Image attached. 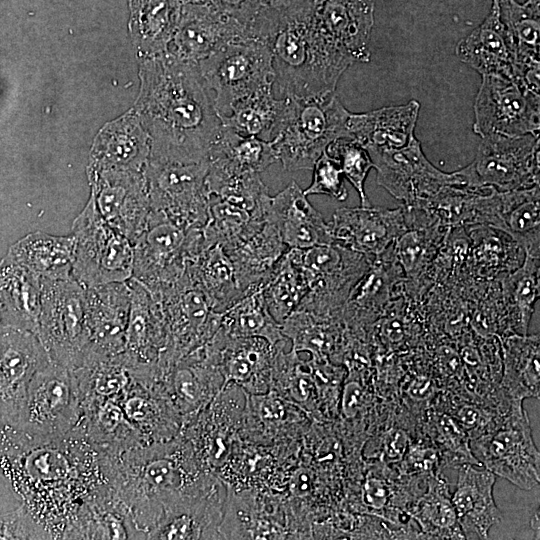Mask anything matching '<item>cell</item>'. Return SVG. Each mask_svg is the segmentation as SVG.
Instances as JSON below:
<instances>
[{"label": "cell", "mask_w": 540, "mask_h": 540, "mask_svg": "<svg viewBox=\"0 0 540 540\" xmlns=\"http://www.w3.org/2000/svg\"><path fill=\"white\" fill-rule=\"evenodd\" d=\"M0 478L51 539L108 485L99 451L78 430L44 440L1 421Z\"/></svg>", "instance_id": "cell-1"}, {"label": "cell", "mask_w": 540, "mask_h": 540, "mask_svg": "<svg viewBox=\"0 0 540 540\" xmlns=\"http://www.w3.org/2000/svg\"><path fill=\"white\" fill-rule=\"evenodd\" d=\"M247 32L268 45L274 84L284 97L332 94L341 75L353 64L319 29L313 0H271Z\"/></svg>", "instance_id": "cell-2"}, {"label": "cell", "mask_w": 540, "mask_h": 540, "mask_svg": "<svg viewBox=\"0 0 540 540\" xmlns=\"http://www.w3.org/2000/svg\"><path fill=\"white\" fill-rule=\"evenodd\" d=\"M99 453L107 484L127 507L140 539H148L170 506L207 485L192 450L179 439Z\"/></svg>", "instance_id": "cell-3"}, {"label": "cell", "mask_w": 540, "mask_h": 540, "mask_svg": "<svg viewBox=\"0 0 540 540\" xmlns=\"http://www.w3.org/2000/svg\"><path fill=\"white\" fill-rule=\"evenodd\" d=\"M145 109L154 123L153 159L208 160L222 127L197 64L161 60L148 71Z\"/></svg>", "instance_id": "cell-4"}, {"label": "cell", "mask_w": 540, "mask_h": 540, "mask_svg": "<svg viewBox=\"0 0 540 540\" xmlns=\"http://www.w3.org/2000/svg\"><path fill=\"white\" fill-rule=\"evenodd\" d=\"M281 129L271 141L287 171L312 169L328 145L346 137L350 112L335 92L319 98L286 97Z\"/></svg>", "instance_id": "cell-5"}, {"label": "cell", "mask_w": 540, "mask_h": 540, "mask_svg": "<svg viewBox=\"0 0 540 540\" xmlns=\"http://www.w3.org/2000/svg\"><path fill=\"white\" fill-rule=\"evenodd\" d=\"M207 89L213 90L218 116L234 103L272 90L274 70L268 45L252 36L233 40L198 63Z\"/></svg>", "instance_id": "cell-6"}, {"label": "cell", "mask_w": 540, "mask_h": 540, "mask_svg": "<svg viewBox=\"0 0 540 540\" xmlns=\"http://www.w3.org/2000/svg\"><path fill=\"white\" fill-rule=\"evenodd\" d=\"M202 229H186L151 209L133 244L132 277L152 293L176 282L205 247Z\"/></svg>", "instance_id": "cell-7"}, {"label": "cell", "mask_w": 540, "mask_h": 540, "mask_svg": "<svg viewBox=\"0 0 540 540\" xmlns=\"http://www.w3.org/2000/svg\"><path fill=\"white\" fill-rule=\"evenodd\" d=\"M288 253L301 268L308 285V292L296 309L329 316H342L351 290L374 258L335 242L306 249L289 248Z\"/></svg>", "instance_id": "cell-8"}, {"label": "cell", "mask_w": 540, "mask_h": 540, "mask_svg": "<svg viewBox=\"0 0 540 540\" xmlns=\"http://www.w3.org/2000/svg\"><path fill=\"white\" fill-rule=\"evenodd\" d=\"M73 279L84 288L132 277L133 245L100 215L93 197L72 224Z\"/></svg>", "instance_id": "cell-9"}, {"label": "cell", "mask_w": 540, "mask_h": 540, "mask_svg": "<svg viewBox=\"0 0 540 540\" xmlns=\"http://www.w3.org/2000/svg\"><path fill=\"white\" fill-rule=\"evenodd\" d=\"M41 285L38 337L51 361L72 370L91 347L85 288L74 279L41 278Z\"/></svg>", "instance_id": "cell-10"}, {"label": "cell", "mask_w": 540, "mask_h": 540, "mask_svg": "<svg viewBox=\"0 0 540 540\" xmlns=\"http://www.w3.org/2000/svg\"><path fill=\"white\" fill-rule=\"evenodd\" d=\"M81 418V400L71 369L50 361L33 376L24 409L14 427L39 439L73 431Z\"/></svg>", "instance_id": "cell-11"}, {"label": "cell", "mask_w": 540, "mask_h": 540, "mask_svg": "<svg viewBox=\"0 0 540 540\" xmlns=\"http://www.w3.org/2000/svg\"><path fill=\"white\" fill-rule=\"evenodd\" d=\"M208 160L180 162L150 158L145 178L151 209L163 212L186 229L203 228L208 220Z\"/></svg>", "instance_id": "cell-12"}, {"label": "cell", "mask_w": 540, "mask_h": 540, "mask_svg": "<svg viewBox=\"0 0 540 540\" xmlns=\"http://www.w3.org/2000/svg\"><path fill=\"white\" fill-rule=\"evenodd\" d=\"M474 115L473 131L481 137L539 134V92L517 79L484 75L475 99Z\"/></svg>", "instance_id": "cell-13"}, {"label": "cell", "mask_w": 540, "mask_h": 540, "mask_svg": "<svg viewBox=\"0 0 540 540\" xmlns=\"http://www.w3.org/2000/svg\"><path fill=\"white\" fill-rule=\"evenodd\" d=\"M368 153L378 185L405 205L424 202L448 185L470 186L463 168L452 173L437 169L426 158L416 136L402 148Z\"/></svg>", "instance_id": "cell-14"}, {"label": "cell", "mask_w": 540, "mask_h": 540, "mask_svg": "<svg viewBox=\"0 0 540 540\" xmlns=\"http://www.w3.org/2000/svg\"><path fill=\"white\" fill-rule=\"evenodd\" d=\"M466 168L474 187L511 191L539 185V134L482 137Z\"/></svg>", "instance_id": "cell-15"}, {"label": "cell", "mask_w": 540, "mask_h": 540, "mask_svg": "<svg viewBox=\"0 0 540 540\" xmlns=\"http://www.w3.org/2000/svg\"><path fill=\"white\" fill-rule=\"evenodd\" d=\"M152 294L161 304L175 362L207 343L219 330L222 313L213 310L187 270L176 282Z\"/></svg>", "instance_id": "cell-16"}, {"label": "cell", "mask_w": 540, "mask_h": 540, "mask_svg": "<svg viewBox=\"0 0 540 540\" xmlns=\"http://www.w3.org/2000/svg\"><path fill=\"white\" fill-rule=\"evenodd\" d=\"M51 361L33 332L0 326V421L16 426L35 373Z\"/></svg>", "instance_id": "cell-17"}, {"label": "cell", "mask_w": 540, "mask_h": 540, "mask_svg": "<svg viewBox=\"0 0 540 540\" xmlns=\"http://www.w3.org/2000/svg\"><path fill=\"white\" fill-rule=\"evenodd\" d=\"M91 178V196L100 215L133 245L151 211L145 175L134 170H109Z\"/></svg>", "instance_id": "cell-18"}, {"label": "cell", "mask_w": 540, "mask_h": 540, "mask_svg": "<svg viewBox=\"0 0 540 540\" xmlns=\"http://www.w3.org/2000/svg\"><path fill=\"white\" fill-rule=\"evenodd\" d=\"M124 355L136 368L154 370L173 363L171 341L159 300L133 277Z\"/></svg>", "instance_id": "cell-19"}, {"label": "cell", "mask_w": 540, "mask_h": 540, "mask_svg": "<svg viewBox=\"0 0 540 540\" xmlns=\"http://www.w3.org/2000/svg\"><path fill=\"white\" fill-rule=\"evenodd\" d=\"M333 242L369 257H376L406 230L403 205L339 208L328 223Z\"/></svg>", "instance_id": "cell-20"}, {"label": "cell", "mask_w": 540, "mask_h": 540, "mask_svg": "<svg viewBox=\"0 0 540 540\" xmlns=\"http://www.w3.org/2000/svg\"><path fill=\"white\" fill-rule=\"evenodd\" d=\"M518 404L512 417L484 445L487 469L523 489L539 483V453L533 442L529 420Z\"/></svg>", "instance_id": "cell-21"}, {"label": "cell", "mask_w": 540, "mask_h": 540, "mask_svg": "<svg viewBox=\"0 0 540 540\" xmlns=\"http://www.w3.org/2000/svg\"><path fill=\"white\" fill-rule=\"evenodd\" d=\"M404 282L392 243L373 258L369 269L351 290L342 309L346 328L361 330L364 325L374 323L392 299L405 293Z\"/></svg>", "instance_id": "cell-22"}, {"label": "cell", "mask_w": 540, "mask_h": 540, "mask_svg": "<svg viewBox=\"0 0 540 540\" xmlns=\"http://www.w3.org/2000/svg\"><path fill=\"white\" fill-rule=\"evenodd\" d=\"M247 35L245 26L212 6L183 2L173 39L177 57L198 65L227 43Z\"/></svg>", "instance_id": "cell-23"}, {"label": "cell", "mask_w": 540, "mask_h": 540, "mask_svg": "<svg viewBox=\"0 0 540 540\" xmlns=\"http://www.w3.org/2000/svg\"><path fill=\"white\" fill-rule=\"evenodd\" d=\"M117 400L146 444L175 437L180 427V413L161 380L134 373L129 386Z\"/></svg>", "instance_id": "cell-24"}, {"label": "cell", "mask_w": 540, "mask_h": 540, "mask_svg": "<svg viewBox=\"0 0 540 540\" xmlns=\"http://www.w3.org/2000/svg\"><path fill=\"white\" fill-rule=\"evenodd\" d=\"M321 32L354 62H369L373 0H313Z\"/></svg>", "instance_id": "cell-25"}, {"label": "cell", "mask_w": 540, "mask_h": 540, "mask_svg": "<svg viewBox=\"0 0 540 540\" xmlns=\"http://www.w3.org/2000/svg\"><path fill=\"white\" fill-rule=\"evenodd\" d=\"M264 212L265 219L276 226L288 248L333 243L328 223L294 180L275 196L265 197Z\"/></svg>", "instance_id": "cell-26"}, {"label": "cell", "mask_w": 540, "mask_h": 540, "mask_svg": "<svg viewBox=\"0 0 540 540\" xmlns=\"http://www.w3.org/2000/svg\"><path fill=\"white\" fill-rule=\"evenodd\" d=\"M130 302L127 281L85 288L90 349L109 355L124 352Z\"/></svg>", "instance_id": "cell-27"}, {"label": "cell", "mask_w": 540, "mask_h": 540, "mask_svg": "<svg viewBox=\"0 0 540 540\" xmlns=\"http://www.w3.org/2000/svg\"><path fill=\"white\" fill-rule=\"evenodd\" d=\"M455 53L461 62L481 76L521 80L520 70L500 19L498 0H492L489 14L478 27L458 42Z\"/></svg>", "instance_id": "cell-28"}, {"label": "cell", "mask_w": 540, "mask_h": 540, "mask_svg": "<svg viewBox=\"0 0 540 540\" xmlns=\"http://www.w3.org/2000/svg\"><path fill=\"white\" fill-rule=\"evenodd\" d=\"M420 104L416 100L365 113H351L346 137L355 139L367 151L398 149L415 136Z\"/></svg>", "instance_id": "cell-29"}, {"label": "cell", "mask_w": 540, "mask_h": 540, "mask_svg": "<svg viewBox=\"0 0 540 540\" xmlns=\"http://www.w3.org/2000/svg\"><path fill=\"white\" fill-rule=\"evenodd\" d=\"M41 277L5 255L0 260V318L2 326L38 335Z\"/></svg>", "instance_id": "cell-30"}, {"label": "cell", "mask_w": 540, "mask_h": 540, "mask_svg": "<svg viewBox=\"0 0 540 540\" xmlns=\"http://www.w3.org/2000/svg\"><path fill=\"white\" fill-rule=\"evenodd\" d=\"M62 539H140L129 511L109 485L88 497Z\"/></svg>", "instance_id": "cell-31"}, {"label": "cell", "mask_w": 540, "mask_h": 540, "mask_svg": "<svg viewBox=\"0 0 540 540\" xmlns=\"http://www.w3.org/2000/svg\"><path fill=\"white\" fill-rule=\"evenodd\" d=\"M469 249L466 272L481 281H499L519 268L525 259L523 248L506 232L490 225L466 226Z\"/></svg>", "instance_id": "cell-32"}, {"label": "cell", "mask_w": 540, "mask_h": 540, "mask_svg": "<svg viewBox=\"0 0 540 540\" xmlns=\"http://www.w3.org/2000/svg\"><path fill=\"white\" fill-rule=\"evenodd\" d=\"M219 488L206 485L170 506L148 535V539L212 538L220 517Z\"/></svg>", "instance_id": "cell-33"}, {"label": "cell", "mask_w": 540, "mask_h": 540, "mask_svg": "<svg viewBox=\"0 0 540 540\" xmlns=\"http://www.w3.org/2000/svg\"><path fill=\"white\" fill-rule=\"evenodd\" d=\"M495 481V474L488 469L460 468L451 503L467 535L487 538L490 527L500 522L502 515L493 499Z\"/></svg>", "instance_id": "cell-34"}, {"label": "cell", "mask_w": 540, "mask_h": 540, "mask_svg": "<svg viewBox=\"0 0 540 540\" xmlns=\"http://www.w3.org/2000/svg\"><path fill=\"white\" fill-rule=\"evenodd\" d=\"M500 19L520 70L521 81L539 80L540 0H498Z\"/></svg>", "instance_id": "cell-35"}, {"label": "cell", "mask_w": 540, "mask_h": 540, "mask_svg": "<svg viewBox=\"0 0 540 540\" xmlns=\"http://www.w3.org/2000/svg\"><path fill=\"white\" fill-rule=\"evenodd\" d=\"M288 249L276 226L266 220L254 233L223 250L231 260L238 284L245 293L263 285Z\"/></svg>", "instance_id": "cell-36"}, {"label": "cell", "mask_w": 540, "mask_h": 540, "mask_svg": "<svg viewBox=\"0 0 540 540\" xmlns=\"http://www.w3.org/2000/svg\"><path fill=\"white\" fill-rule=\"evenodd\" d=\"M75 429L99 452H116L146 444L117 399L83 401Z\"/></svg>", "instance_id": "cell-37"}, {"label": "cell", "mask_w": 540, "mask_h": 540, "mask_svg": "<svg viewBox=\"0 0 540 540\" xmlns=\"http://www.w3.org/2000/svg\"><path fill=\"white\" fill-rule=\"evenodd\" d=\"M75 238L41 231L27 234L10 246L7 255L41 278L73 279Z\"/></svg>", "instance_id": "cell-38"}, {"label": "cell", "mask_w": 540, "mask_h": 540, "mask_svg": "<svg viewBox=\"0 0 540 540\" xmlns=\"http://www.w3.org/2000/svg\"><path fill=\"white\" fill-rule=\"evenodd\" d=\"M187 272L215 312H225L245 294L231 260L218 244H205Z\"/></svg>", "instance_id": "cell-39"}, {"label": "cell", "mask_w": 540, "mask_h": 540, "mask_svg": "<svg viewBox=\"0 0 540 540\" xmlns=\"http://www.w3.org/2000/svg\"><path fill=\"white\" fill-rule=\"evenodd\" d=\"M498 229L510 235L526 255L540 257V191L531 188L500 191Z\"/></svg>", "instance_id": "cell-40"}, {"label": "cell", "mask_w": 540, "mask_h": 540, "mask_svg": "<svg viewBox=\"0 0 540 540\" xmlns=\"http://www.w3.org/2000/svg\"><path fill=\"white\" fill-rule=\"evenodd\" d=\"M449 229L440 223L411 228L393 242L394 255L405 277V294L413 300Z\"/></svg>", "instance_id": "cell-41"}, {"label": "cell", "mask_w": 540, "mask_h": 540, "mask_svg": "<svg viewBox=\"0 0 540 540\" xmlns=\"http://www.w3.org/2000/svg\"><path fill=\"white\" fill-rule=\"evenodd\" d=\"M148 135L136 125L110 129L94 146L90 176L109 170L140 171L149 161Z\"/></svg>", "instance_id": "cell-42"}, {"label": "cell", "mask_w": 540, "mask_h": 540, "mask_svg": "<svg viewBox=\"0 0 540 540\" xmlns=\"http://www.w3.org/2000/svg\"><path fill=\"white\" fill-rule=\"evenodd\" d=\"M344 328L340 316L319 315L300 309H295L281 325L283 335L293 341L294 351H307L321 360L342 345Z\"/></svg>", "instance_id": "cell-43"}, {"label": "cell", "mask_w": 540, "mask_h": 540, "mask_svg": "<svg viewBox=\"0 0 540 540\" xmlns=\"http://www.w3.org/2000/svg\"><path fill=\"white\" fill-rule=\"evenodd\" d=\"M286 103V97L277 99L270 90L237 101L219 119L222 126L242 135L272 141L281 129Z\"/></svg>", "instance_id": "cell-44"}, {"label": "cell", "mask_w": 540, "mask_h": 540, "mask_svg": "<svg viewBox=\"0 0 540 540\" xmlns=\"http://www.w3.org/2000/svg\"><path fill=\"white\" fill-rule=\"evenodd\" d=\"M499 282L509 331L526 335L540 295L539 258L526 255L523 264Z\"/></svg>", "instance_id": "cell-45"}, {"label": "cell", "mask_w": 540, "mask_h": 540, "mask_svg": "<svg viewBox=\"0 0 540 540\" xmlns=\"http://www.w3.org/2000/svg\"><path fill=\"white\" fill-rule=\"evenodd\" d=\"M130 25L141 47L150 52L163 50L173 38L182 0H129Z\"/></svg>", "instance_id": "cell-46"}, {"label": "cell", "mask_w": 540, "mask_h": 540, "mask_svg": "<svg viewBox=\"0 0 540 540\" xmlns=\"http://www.w3.org/2000/svg\"><path fill=\"white\" fill-rule=\"evenodd\" d=\"M261 288L262 285L246 291L223 312L220 328L232 337H259L273 346L283 345L281 325L270 315Z\"/></svg>", "instance_id": "cell-47"}, {"label": "cell", "mask_w": 540, "mask_h": 540, "mask_svg": "<svg viewBox=\"0 0 540 540\" xmlns=\"http://www.w3.org/2000/svg\"><path fill=\"white\" fill-rule=\"evenodd\" d=\"M504 382L513 395L539 396V335L507 334L501 339Z\"/></svg>", "instance_id": "cell-48"}, {"label": "cell", "mask_w": 540, "mask_h": 540, "mask_svg": "<svg viewBox=\"0 0 540 540\" xmlns=\"http://www.w3.org/2000/svg\"><path fill=\"white\" fill-rule=\"evenodd\" d=\"M265 221L262 210L250 212L210 195L208 220L202 229L205 244L227 249L254 233Z\"/></svg>", "instance_id": "cell-49"}, {"label": "cell", "mask_w": 540, "mask_h": 540, "mask_svg": "<svg viewBox=\"0 0 540 540\" xmlns=\"http://www.w3.org/2000/svg\"><path fill=\"white\" fill-rule=\"evenodd\" d=\"M206 185L209 195L255 212L268 188L260 173L237 170L220 159L208 160Z\"/></svg>", "instance_id": "cell-50"}, {"label": "cell", "mask_w": 540, "mask_h": 540, "mask_svg": "<svg viewBox=\"0 0 540 540\" xmlns=\"http://www.w3.org/2000/svg\"><path fill=\"white\" fill-rule=\"evenodd\" d=\"M261 290L270 315L282 325L308 292L305 276L288 250L275 264Z\"/></svg>", "instance_id": "cell-51"}, {"label": "cell", "mask_w": 540, "mask_h": 540, "mask_svg": "<svg viewBox=\"0 0 540 540\" xmlns=\"http://www.w3.org/2000/svg\"><path fill=\"white\" fill-rule=\"evenodd\" d=\"M209 159H221L235 169L256 173L277 161L271 141L245 136L224 126L210 149Z\"/></svg>", "instance_id": "cell-52"}, {"label": "cell", "mask_w": 540, "mask_h": 540, "mask_svg": "<svg viewBox=\"0 0 540 540\" xmlns=\"http://www.w3.org/2000/svg\"><path fill=\"white\" fill-rule=\"evenodd\" d=\"M335 158L342 170L343 176L353 185L360 197V206H370L364 184L373 162L368 151L355 139L339 137L331 142L325 150Z\"/></svg>", "instance_id": "cell-53"}, {"label": "cell", "mask_w": 540, "mask_h": 540, "mask_svg": "<svg viewBox=\"0 0 540 540\" xmlns=\"http://www.w3.org/2000/svg\"><path fill=\"white\" fill-rule=\"evenodd\" d=\"M311 184L303 190L308 195H327L337 201H345L348 191L338 161L324 151L313 165Z\"/></svg>", "instance_id": "cell-54"}, {"label": "cell", "mask_w": 540, "mask_h": 540, "mask_svg": "<svg viewBox=\"0 0 540 540\" xmlns=\"http://www.w3.org/2000/svg\"><path fill=\"white\" fill-rule=\"evenodd\" d=\"M0 539H51L49 534L20 504L16 509L0 513Z\"/></svg>", "instance_id": "cell-55"}, {"label": "cell", "mask_w": 540, "mask_h": 540, "mask_svg": "<svg viewBox=\"0 0 540 540\" xmlns=\"http://www.w3.org/2000/svg\"><path fill=\"white\" fill-rule=\"evenodd\" d=\"M271 0H182V2L201 3L212 6L233 18L246 28Z\"/></svg>", "instance_id": "cell-56"}, {"label": "cell", "mask_w": 540, "mask_h": 540, "mask_svg": "<svg viewBox=\"0 0 540 540\" xmlns=\"http://www.w3.org/2000/svg\"><path fill=\"white\" fill-rule=\"evenodd\" d=\"M417 518L435 528H449L457 520L451 500L443 496H429L423 501Z\"/></svg>", "instance_id": "cell-57"}, {"label": "cell", "mask_w": 540, "mask_h": 540, "mask_svg": "<svg viewBox=\"0 0 540 540\" xmlns=\"http://www.w3.org/2000/svg\"><path fill=\"white\" fill-rule=\"evenodd\" d=\"M363 497L368 506L381 508L388 499V487L380 479L369 478L364 485Z\"/></svg>", "instance_id": "cell-58"}, {"label": "cell", "mask_w": 540, "mask_h": 540, "mask_svg": "<svg viewBox=\"0 0 540 540\" xmlns=\"http://www.w3.org/2000/svg\"><path fill=\"white\" fill-rule=\"evenodd\" d=\"M363 399V390L359 383L350 381L345 385L342 397V410L346 417L354 416Z\"/></svg>", "instance_id": "cell-59"}, {"label": "cell", "mask_w": 540, "mask_h": 540, "mask_svg": "<svg viewBox=\"0 0 540 540\" xmlns=\"http://www.w3.org/2000/svg\"><path fill=\"white\" fill-rule=\"evenodd\" d=\"M387 447V453L389 457H399L405 450L406 447V440L402 433L400 432H394L392 433L386 442Z\"/></svg>", "instance_id": "cell-60"}, {"label": "cell", "mask_w": 540, "mask_h": 540, "mask_svg": "<svg viewBox=\"0 0 540 540\" xmlns=\"http://www.w3.org/2000/svg\"><path fill=\"white\" fill-rule=\"evenodd\" d=\"M459 418L465 425L471 426L477 418V413L473 409H463L459 414Z\"/></svg>", "instance_id": "cell-61"}, {"label": "cell", "mask_w": 540, "mask_h": 540, "mask_svg": "<svg viewBox=\"0 0 540 540\" xmlns=\"http://www.w3.org/2000/svg\"><path fill=\"white\" fill-rule=\"evenodd\" d=\"M0 326H2V324H1V318H0Z\"/></svg>", "instance_id": "cell-62"}]
</instances>
